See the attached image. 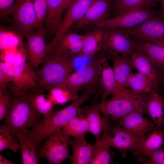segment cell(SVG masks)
Returning <instances> with one entry per match:
<instances>
[{"mask_svg": "<svg viewBox=\"0 0 164 164\" xmlns=\"http://www.w3.org/2000/svg\"><path fill=\"white\" fill-rule=\"evenodd\" d=\"M34 6L36 17V30L43 28L47 12V0H34Z\"/></svg>", "mask_w": 164, "mask_h": 164, "instance_id": "cell-36", "label": "cell"}, {"mask_svg": "<svg viewBox=\"0 0 164 164\" xmlns=\"http://www.w3.org/2000/svg\"><path fill=\"white\" fill-rule=\"evenodd\" d=\"M163 108H164V97H163Z\"/></svg>", "mask_w": 164, "mask_h": 164, "instance_id": "cell-45", "label": "cell"}, {"mask_svg": "<svg viewBox=\"0 0 164 164\" xmlns=\"http://www.w3.org/2000/svg\"><path fill=\"white\" fill-rule=\"evenodd\" d=\"M129 40L134 49L146 55L158 68L164 70V47L154 43H144L132 39Z\"/></svg>", "mask_w": 164, "mask_h": 164, "instance_id": "cell-26", "label": "cell"}, {"mask_svg": "<svg viewBox=\"0 0 164 164\" xmlns=\"http://www.w3.org/2000/svg\"><path fill=\"white\" fill-rule=\"evenodd\" d=\"M160 3L161 9L160 10L161 14L164 17V0H159Z\"/></svg>", "mask_w": 164, "mask_h": 164, "instance_id": "cell-43", "label": "cell"}, {"mask_svg": "<svg viewBox=\"0 0 164 164\" xmlns=\"http://www.w3.org/2000/svg\"><path fill=\"white\" fill-rule=\"evenodd\" d=\"M11 98L6 89L0 88V120H2L7 113Z\"/></svg>", "mask_w": 164, "mask_h": 164, "instance_id": "cell-38", "label": "cell"}, {"mask_svg": "<svg viewBox=\"0 0 164 164\" xmlns=\"http://www.w3.org/2000/svg\"><path fill=\"white\" fill-rule=\"evenodd\" d=\"M76 0H63V13L70 5Z\"/></svg>", "mask_w": 164, "mask_h": 164, "instance_id": "cell-41", "label": "cell"}, {"mask_svg": "<svg viewBox=\"0 0 164 164\" xmlns=\"http://www.w3.org/2000/svg\"><path fill=\"white\" fill-rule=\"evenodd\" d=\"M95 0H77L67 9L64 18L53 40L55 46L59 39L75 22L81 19Z\"/></svg>", "mask_w": 164, "mask_h": 164, "instance_id": "cell-15", "label": "cell"}, {"mask_svg": "<svg viewBox=\"0 0 164 164\" xmlns=\"http://www.w3.org/2000/svg\"><path fill=\"white\" fill-rule=\"evenodd\" d=\"M155 44L164 47V39L153 41L152 42Z\"/></svg>", "mask_w": 164, "mask_h": 164, "instance_id": "cell-44", "label": "cell"}, {"mask_svg": "<svg viewBox=\"0 0 164 164\" xmlns=\"http://www.w3.org/2000/svg\"><path fill=\"white\" fill-rule=\"evenodd\" d=\"M34 1L16 0L11 11L13 28L22 37H25L27 34L36 30Z\"/></svg>", "mask_w": 164, "mask_h": 164, "instance_id": "cell-9", "label": "cell"}, {"mask_svg": "<svg viewBox=\"0 0 164 164\" xmlns=\"http://www.w3.org/2000/svg\"><path fill=\"white\" fill-rule=\"evenodd\" d=\"M15 138L19 143L22 164H38L37 153L39 147L34 141L25 132L19 134Z\"/></svg>", "mask_w": 164, "mask_h": 164, "instance_id": "cell-29", "label": "cell"}, {"mask_svg": "<svg viewBox=\"0 0 164 164\" xmlns=\"http://www.w3.org/2000/svg\"><path fill=\"white\" fill-rule=\"evenodd\" d=\"M110 32V28L97 27L86 34L80 55L94 56L102 50Z\"/></svg>", "mask_w": 164, "mask_h": 164, "instance_id": "cell-19", "label": "cell"}, {"mask_svg": "<svg viewBox=\"0 0 164 164\" xmlns=\"http://www.w3.org/2000/svg\"><path fill=\"white\" fill-rule=\"evenodd\" d=\"M110 32L101 51L107 55L125 54L131 56L134 49L129 36L119 29L110 28Z\"/></svg>", "mask_w": 164, "mask_h": 164, "instance_id": "cell-17", "label": "cell"}, {"mask_svg": "<svg viewBox=\"0 0 164 164\" xmlns=\"http://www.w3.org/2000/svg\"><path fill=\"white\" fill-rule=\"evenodd\" d=\"M163 79L164 80V70H163Z\"/></svg>", "mask_w": 164, "mask_h": 164, "instance_id": "cell-46", "label": "cell"}, {"mask_svg": "<svg viewBox=\"0 0 164 164\" xmlns=\"http://www.w3.org/2000/svg\"><path fill=\"white\" fill-rule=\"evenodd\" d=\"M42 63L40 69L36 72L39 93L62 85L75 70L73 57L53 50Z\"/></svg>", "mask_w": 164, "mask_h": 164, "instance_id": "cell-1", "label": "cell"}, {"mask_svg": "<svg viewBox=\"0 0 164 164\" xmlns=\"http://www.w3.org/2000/svg\"><path fill=\"white\" fill-rule=\"evenodd\" d=\"M145 114L142 111H134L125 116L117 122L133 135L142 138L148 132L158 128L153 121L144 117Z\"/></svg>", "mask_w": 164, "mask_h": 164, "instance_id": "cell-16", "label": "cell"}, {"mask_svg": "<svg viewBox=\"0 0 164 164\" xmlns=\"http://www.w3.org/2000/svg\"><path fill=\"white\" fill-rule=\"evenodd\" d=\"M143 164H164V146L149 152L144 156Z\"/></svg>", "mask_w": 164, "mask_h": 164, "instance_id": "cell-37", "label": "cell"}, {"mask_svg": "<svg viewBox=\"0 0 164 164\" xmlns=\"http://www.w3.org/2000/svg\"><path fill=\"white\" fill-rule=\"evenodd\" d=\"M106 54L101 52L94 56L87 64L80 69L74 71L68 77L63 86L74 94L83 89L94 87L99 85L98 69L100 62Z\"/></svg>", "mask_w": 164, "mask_h": 164, "instance_id": "cell-7", "label": "cell"}, {"mask_svg": "<svg viewBox=\"0 0 164 164\" xmlns=\"http://www.w3.org/2000/svg\"><path fill=\"white\" fill-rule=\"evenodd\" d=\"M37 111L41 115H46L53 109V105L48 95L37 93L27 98Z\"/></svg>", "mask_w": 164, "mask_h": 164, "instance_id": "cell-34", "label": "cell"}, {"mask_svg": "<svg viewBox=\"0 0 164 164\" xmlns=\"http://www.w3.org/2000/svg\"><path fill=\"white\" fill-rule=\"evenodd\" d=\"M96 101L91 105L81 107L80 111L86 116L89 126V132L95 137L96 142L101 138L104 127V120L97 106Z\"/></svg>", "mask_w": 164, "mask_h": 164, "instance_id": "cell-27", "label": "cell"}, {"mask_svg": "<svg viewBox=\"0 0 164 164\" xmlns=\"http://www.w3.org/2000/svg\"></svg>", "mask_w": 164, "mask_h": 164, "instance_id": "cell-47", "label": "cell"}, {"mask_svg": "<svg viewBox=\"0 0 164 164\" xmlns=\"http://www.w3.org/2000/svg\"><path fill=\"white\" fill-rule=\"evenodd\" d=\"M158 2L159 0H113L112 2L113 17L133 11L152 10Z\"/></svg>", "mask_w": 164, "mask_h": 164, "instance_id": "cell-25", "label": "cell"}, {"mask_svg": "<svg viewBox=\"0 0 164 164\" xmlns=\"http://www.w3.org/2000/svg\"><path fill=\"white\" fill-rule=\"evenodd\" d=\"M12 80V78L0 70V88L6 89L7 85Z\"/></svg>", "mask_w": 164, "mask_h": 164, "instance_id": "cell-40", "label": "cell"}, {"mask_svg": "<svg viewBox=\"0 0 164 164\" xmlns=\"http://www.w3.org/2000/svg\"><path fill=\"white\" fill-rule=\"evenodd\" d=\"M16 0H0V18L3 20L10 15L12 8Z\"/></svg>", "mask_w": 164, "mask_h": 164, "instance_id": "cell-39", "label": "cell"}, {"mask_svg": "<svg viewBox=\"0 0 164 164\" xmlns=\"http://www.w3.org/2000/svg\"><path fill=\"white\" fill-rule=\"evenodd\" d=\"M119 29L130 37H136L151 42L163 39L164 17L160 10H156L153 15L142 23L129 29Z\"/></svg>", "mask_w": 164, "mask_h": 164, "instance_id": "cell-10", "label": "cell"}, {"mask_svg": "<svg viewBox=\"0 0 164 164\" xmlns=\"http://www.w3.org/2000/svg\"><path fill=\"white\" fill-rule=\"evenodd\" d=\"M13 67L14 75L9 90L13 97L28 98L39 93L36 72L24 58L19 56Z\"/></svg>", "mask_w": 164, "mask_h": 164, "instance_id": "cell-6", "label": "cell"}, {"mask_svg": "<svg viewBox=\"0 0 164 164\" xmlns=\"http://www.w3.org/2000/svg\"><path fill=\"white\" fill-rule=\"evenodd\" d=\"M104 127L101 138L111 147L117 149L122 158L127 156L128 152L132 153L140 145L144 136L139 138L124 128L118 123H112L108 117L104 118Z\"/></svg>", "mask_w": 164, "mask_h": 164, "instance_id": "cell-5", "label": "cell"}, {"mask_svg": "<svg viewBox=\"0 0 164 164\" xmlns=\"http://www.w3.org/2000/svg\"><path fill=\"white\" fill-rule=\"evenodd\" d=\"M131 60L138 72L144 75L156 87L159 81L160 74L158 68L141 51L134 49L131 56Z\"/></svg>", "mask_w": 164, "mask_h": 164, "instance_id": "cell-20", "label": "cell"}, {"mask_svg": "<svg viewBox=\"0 0 164 164\" xmlns=\"http://www.w3.org/2000/svg\"><path fill=\"white\" fill-rule=\"evenodd\" d=\"M46 32L44 27L39 31L27 34L26 44L27 62L33 68L38 69L47 55L52 51L45 43Z\"/></svg>", "mask_w": 164, "mask_h": 164, "instance_id": "cell-12", "label": "cell"}, {"mask_svg": "<svg viewBox=\"0 0 164 164\" xmlns=\"http://www.w3.org/2000/svg\"><path fill=\"white\" fill-rule=\"evenodd\" d=\"M84 103L83 99L79 97L62 109L56 111L53 109L25 132L39 147L43 140L61 129L64 125L77 115Z\"/></svg>", "mask_w": 164, "mask_h": 164, "instance_id": "cell-2", "label": "cell"}, {"mask_svg": "<svg viewBox=\"0 0 164 164\" xmlns=\"http://www.w3.org/2000/svg\"><path fill=\"white\" fill-rule=\"evenodd\" d=\"M0 164H14L15 163L8 160L0 154Z\"/></svg>", "mask_w": 164, "mask_h": 164, "instance_id": "cell-42", "label": "cell"}, {"mask_svg": "<svg viewBox=\"0 0 164 164\" xmlns=\"http://www.w3.org/2000/svg\"><path fill=\"white\" fill-rule=\"evenodd\" d=\"M47 12L44 28L46 33L55 35L61 23L63 0H47Z\"/></svg>", "mask_w": 164, "mask_h": 164, "instance_id": "cell-23", "label": "cell"}, {"mask_svg": "<svg viewBox=\"0 0 164 164\" xmlns=\"http://www.w3.org/2000/svg\"><path fill=\"white\" fill-rule=\"evenodd\" d=\"M148 94H136L116 97L101 101L97 106L103 115L111 116V119L118 121L129 113L135 111L147 113L146 104Z\"/></svg>", "mask_w": 164, "mask_h": 164, "instance_id": "cell-4", "label": "cell"}, {"mask_svg": "<svg viewBox=\"0 0 164 164\" xmlns=\"http://www.w3.org/2000/svg\"><path fill=\"white\" fill-rule=\"evenodd\" d=\"M72 154L70 159L72 164H90L93 153V145L87 142L85 138L70 139Z\"/></svg>", "mask_w": 164, "mask_h": 164, "instance_id": "cell-22", "label": "cell"}, {"mask_svg": "<svg viewBox=\"0 0 164 164\" xmlns=\"http://www.w3.org/2000/svg\"><path fill=\"white\" fill-rule=\"evenodd\" d=\"M92 157L90 164L112 163L114 153L111 151V147L105 140H100L93 145Z\"/></svg>", "mask_w": 164, "mask_h": 164, "instance_id": "cell-32", "label": "cell"}, {"mask_svg": "<svg viewBox=\"0 0 164 164\" xmlns=\"http://www.w3.org/2000/svg\"><path fill=\"white\" fill-rule=\"evenodd\" d=\"M70 30H67L59 39L53 50L73 58L81 53L86 34L80 35Z\"/></svg>", "mask_w": 164, "mask_h": 164, "instance_id": "cell-18", "label": "cell"}, {"mask_svg": "<svg viewBox=\"0 0 164 164\" xmlns=\"http://www.w3.org/2000/svg\"><path fill=\"white\" fill-rule=\"evenodd\" d=\"M107 55L101 60L98 67L99 84L101 89V100L107 99L108 96L112 97L130 95L133 93L130 90L119 84L115 77L112 68L107 60Z\"/></svg>", "mask_w": 164, "mask_h": 164, "instance_id": "cell-11", "label": "cell"}, {"mask_svg": "<svg viewBox=\"0 0 164 164\" xmlns=\"http://www.w3.org/2000/svg\"><path fill=\"white\" fill-rule=\"evenodd\" d=\"M164 146V132L158 128L147 136H145L140 145L132 153L138 161H144L145 155L152 151Z\"/></svg>", "mask_w": 164, "mask_h": 164, "instance_id": "cell-24", "label": "cell"}, {"mask_svg": "<svg viewBox=\"0 0 164 164\" xmlns=\"http://www.w3.org/2000/svg\"><path fill=\"white\" fill-rule=\"evenodd\" d=\"M49 90L48 95L53 105L63 104L73 101L78 97L63 86L55 87Z\"/></svg>", "mask_w": 164, "mask_h": 164, "instance_id": "cell-33", "label": "cell"}, {"mask_svg": "<svg viewBox=\"0 0 164 164\" xmlns=\"http://www.w3.org/2000/svg\"><path fill=\"white\" fill-rule=\"evenodd\" d=\"M9 149L16 152L20 149L18 140L11 135L7 128L4 125L0 127V151Z\"/></svg>", "mask_w": 164, "mask_h": 164, "instance_id": "cell-35", "label": "cell"}, {"mask_svg": "<svg viewBox=\"0 0 164 164\" xmlns=\"http://www.w3.org/2000/svg\"><path fill=\"white\" fill-rule=\"evenodd\" d=\"M156 87L151 80L138 72H132L127 79V88L135 94H148Z\"/></svg>", "mask_w": 164, "mask_h": 164, "instance_id": "cell-31", "label": "cell"}, {"mask_svg": "<svg viewBox=\"0 0 164 164\" xmlns=\"http://www.w3.org/2000/svg\"><path fill=\"white\" fill-rule=\"evenodd\" d=\"M41 116L27 98L13 97L2 120L12 136L15 138L19 134L36 125Z\"/></svg>", "mask_w": 164, "mask_h": 164, "instance_id": "cell-3", "label": "cell"}, {"mask_svg": "<svg viewBox=\"0 0 164 164\" xmlns=\"http://www.w3.org/2000/svg\"><path fill=\"white\" fill-rule=\"evenodd\" d=\"M163 97L153 90L148 94L146 104L147 112L158 128L164 125Z\"/></svg>", "mask_w": 164, "mask_h": 164, "instance_id": "cell-28", "label": "cell"}, {"mask_svg": "<svg viewBox=\"0 0 164 164\" xmlns=\"http://www.w3.org/2000/svg\"><path fill=\"white\" fill-rule=\"evenodd\" d=\"M108 57L112 60V69L116 80L119 85L127 88L128 77L135 68L131 60V56L125 54H115Z\"/></svg>", "mask_w": 164, "mask_h": 164, "instance_id": "cell-21", "label": "cell"}, {"mask_svg": "<svg viewBox=\"0 0 164 164\" xmlns=\"http://www.w3.org/2000/svg\"><path fill=\"white\" fill-rule=\"evenodd\" d=\"M156 10H140L127 12L110 18L100 23L97 27L128 29L137 25L148 19Z\"/></svg>", "mask_w": 164, "mask_h": 164, "instance_id": "cell-14", "label": "cell"}, {"mask_svg": "<svg viewBox=\"0 0 164 164\" xmlns=\"http://www.w3.org/2000/svg\"><path fill=\"white\" fill-rule=\"evenodd\" d=\"M62 130L69 137L85 138L86 135L89 132L85 114L80 111L77 115L63 127Z\"/></svg>", "mask_w": 164, "mask_h": 164, "instance_id": "cell-30", "label": "cell"}, {"mask_svg": "<svg viewBox=\"0 0 164 164\" xmlns=\"http://www.w3.org/2000/svg\"><path fill=\"white\" fill-rule=\"evenodd\" d=\"M70 140L62 129L55 132L39 146L37 153L38 159L44 158L50 164H60L66 159H70Z\"/></svg>", "mask_w": 164, "mask_h": 164, "instance_id": "cell-8", "label": "cell"}, {"mask_svg": "<svg viewBox=\"0 0 164 164\" xmlns=\"http://www.w3.org/2000/svg\"><path fill=\"white\" fill-rule=\"evenodd\" d=\"M112 0H95L83 17L70 29H87L94 26L97 27L100 23L110 18Z\"/></svg>", "mask_w": 164, "mask_h": 164, "instance_id": "cell-13", "label": "cell"}]
</instances>
